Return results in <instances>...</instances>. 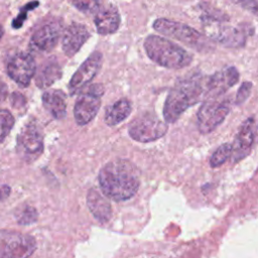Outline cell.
<instances>
[{"label": "cell", "mask_w": 258, "mask_h": 258, "mask_svg": "<svg viewBox=\"0 0 258 258\" xmlns=\"http://www.w3.org/2000/svg\"><path fill=\"white\" fill-rule=\"evenodd\" d=\"M236 5L258 16V0H231Z\"/></svg>", "instance_id": "cell-27"}, {"label": "cell", "mask_w": 258, "mask_h": 258, "mask_svg": "<svg viewBox=\"0 0 258 258\" xmlns=\"http://www.w3.org/2000/svg\"><path fill=\"white\" fill-rule=\"evenodd\" d=\"M15 219L20 225H30L37 220V211L28 205L18 207L14 213Z\"/></svg>", "instance_id": "cell-21"}, {"label": "cell", "mask_w": 258, "mask_h": 258, "mask_svg": "<svg viewBox=\"0 0 258 258\" xmlns=\"http://www.w3.org/2000/svg\"><path fill=\"white\" fill-rule=\"evenodd\" d=\"M10 195V187L6 184H0V202L7 199Z\"/></svg>", "instance_id": "cell-28"}, {"label": "cell", "mask_w": 258, "mask_h": 258, "mask_svg": "<svg viewBox=\"0 0 258 258\" xmlns=\"http://www.w3.org/2000/svg\"><path fill=\"white\" fill-rule=\"evenodd\" d=\"M132 106L127 99H120L107 107L105 111V123L109 126H115L124 121L131 113Z\"/></svg>", "instance_id": "cell-19"}, {"label": "cell", "mask_w": 258, "mask_h": 258, "mask_svg": "<svg viewBox=\"0 0 258 258\" xmlns=\"http://www.w3.org/2000/svg\"><path fill=\"white\" fill-rule=\"evenodd\" d=\"M14 125V117L8 110H0V142H2Z\"/></svg>", "instance_id": "cell-23"}, {"label": "cell", "mask_w": 258, "mask_h": 258, "mask_svg": "<svg viewBox=\"0 0 258 258\" xmlns=\"http://www.w3.org/2000/svg\"><path fill=\"white\" fill-rule=\"evenodd\" d=\"M73 5L84 13H97L102 6V0H73Z\"/></svg>", "instance_id": "cell-24"}, {"label": "cell", "mask_w": 258, "mask_h": 258, "mask_svg": "<svg viewBox=\"0 0 258 258\" xmlns=\"http://www.w3.org/2000/svg\"><path fill=\"white\" fill-rule=\"evenodd\" d=\"M35 61L31 54L26 52L15 53L7 63L8 76L20 87L25 88L30 84L35 74Z\"/></svg>", "instance_id": "cell-11"}, {"label": "cell", "mask_w": 258, "mask_h": 258, "mask_svg": "<svg viewBox=\"0 0 258 258\" xmlns=\"http://www.w3.org/2000/svg\"><path fill=\"white\" fill-rule=\"evenodd\" d=\"M37 6H38V1L29 2V3H27L25 6H23V7L21 8V10H20L18 16L13 20L12 26H13L14 28H19V27H21L22 24H23V22H24L25 19H26V14H27V12H28L29 10H31V9H33V8H35V7H37Z\"/></svg>", "instance_id": "cell-25"}, {"label": "cell", "mask_w": 258, "mask_h": 258, "mask_svg": "<svg viewBox=\"0 0 258 258\" xmlns=\"http://www.w3.org/2000/svg\"><path fill=\"white\" fill-rule=\"evenodd\" d=\"M87 206L92 215L101 223H106L112 216L109 201L97 189L91 188L87 194Z\"/></svg>", "instance_id": "cell-17"}, {"label": "cell", "mask_w": 258, "mask_h": 258, "mask_svg": "<svg viewBox=\"0 0 258 258\" xmlns=\"http://www.w3.org/2000/svg\"><path fill=\"white\" fill-rule=\"evenodd\" d=\"M144 49L152 61L166 69H182L192 60L185 49L159 35H148L144 40Z\"/></svg>", "instance_id": "cell-3"}, {"label": "cell", "mask_w": 258, "mask_h": 258, "mask_svg": "<svg viewBox=\"0 0 258 258\" xmlns=\"http://www.w3.org/2000/svg\"><path fill=\"white\" fill-rule=\"evenodd\" d=\"M3 33H4V30H3V28H2V26L0 25V39H1V37L3 36Z\"/></svg>", "instance_id": "cell-31"}, {"label": "cell", "mask_w": 258, "mask_h": 258, "mask_svg": "<svg viewBox=\"0 0 258 258\" xmlns=\"http://www.w3.org/2000/svg\"><path fill=\"white\" fill-rule=\"evenodd\" d=\"M89 37L90 33L85 25L76 22L69 25L63 32L61 40L64 54L67 56L75 55Z\"/></svg>", "instance_id": "cell-14"}, {"label": "cell", "mask_w": 258, "mask_h": 258, "mask_svg": "<svg viewBox=\"0 0 258 258\" xmlns=\"http://www.w3.org/2000/svg\"><path fill=\"white\" fill-rule=\"evenodd\" d=\"M255 142H258V124L255 129Z\"/></svg>", "instance_id": "cell-30"}, {"label": "cell", "mask_w": 258, "mask_h": 258, "mask_svg": "<svg viewBox=\"0 0 258 258\" xmlns=\"http://www.w3.org/2000/svg\"><path fill=\"white\" fill-rule=\"evenodd\" d=\"M59 38V29L54 24H45L38 28L31 36L30 44L38 51H50L55 47Z\"/></svg>", "instance_id": "cell-15"}, {"label": "cell", "mask_w": 258, "mask_h": 258, "mask_svg": "<svg viewBox=\"0 0 258 258\" xmlns=\"http://www.w3.org/2000/svg\"><path fill=\"white\" fill-rule=\"evenodd\" d=\"M232 155V144L231 143H224L220 145L212 154L210 158V165L212 167L221 166L223 163L226 162Z\"/></svg>", "instance_id": "cell-22"}, {"label": "cell", "mask_w": 258, "mask_h": 258, "mask_svg": "<svg viewBox=\"0 0 258 258\" xmlns=\"http://www.w3.org/2000/svg\"><path fill=\"white\" fill-rule=\"evenodd\" d=\"M95 25L98 33L102 35L116 32L120 25L118 9L114 6H108L100 9L95 15Z\"/></svg>", "instance_id": "cell-16"}, {"label": "cell", "mask_w": 258, "mask_h": 258, "mask_svg": "<svg viewBox=\"0 0 258 258\" xmlns=\"http://www.w3.org/2000/svg\"><path fill=\"white\" fill-rule=\"evenodd\" d=\"M208 79L201 74H194L174 85L163 106V117L167 123H174L185 110L206 99Z\"/></svg>", "instance_id": "cell-1"}, {"label": "cell", "mask_w": 258, "mask_h": 258, "mask_svg": "<svg viewBox=\"0 0 258 258\" xmlns=\"http://www.w3.org/2000/svg\"><path fill=\"white\" fill-rule=\"evenodd\" d=\"M98 179L104 196L116 202L132 198L140 184L133 165L127 160L120 159L104 165Z\"/></svg>", "instance_id": "cell-2"}, {"label": "cell", "mask_w": 258, "mask_h": 258, "mask_svg": "<svg viewBox=\"0 0 258 258\" xmlns=\"http://www.w3.org/2000/svg\"><path fill=\"white\" fill-rule=\"evenodd\" d=\"M103 94L104 88L100 84L85 87L79 93L74 107V116L78 125H86L95 118L101 107Z\"/></svg>", "instance_id": "cell-7"}, {"label": "cell", "mask_w": 258, "mask_h": 258, "mask_svg": "<svg viewBox=\"0 0 258 258\" xmlns=\"http://www.w3.org/2000/svg\"><path fill=\"white\" fill-rule=\"evenodd\" d=\"M251 90H252V83H250V82L242 83V85L240 86V88L236 94L235 104L236 105L243 104L249 98Z\"/></svg>", "instance_id": "cell-26"}, {"label": "cell", "mask_w": 258, "mask_h": 258, "mask_svg": "<svg viewBox=\"0 0 258 258\" xmlns=\"http://www.w3.org/2000/svg\"><path fill=\"white\" fill-rule=\"evenodd\" d=\"M8 95V88L5 83L0 81V104L6 99Z\"/></svg>", "instance_id": "cell-29"}, {"label": "cell", "mask_w": 258, "mask_h": 258, "mask_svg": "<svg viewBox=\"0 0 258 258\" xmlns=\"http://www.w3.org/2000/svg\"><path fill=\"white\" fill-rule=\"evenodd\" d=\"M36 249L35 239L13 230H0V258H29Z\"/></svg>", "instance_id": "cell-6"}, {"label": "cell", "mask_w": 258, "mask_h": 258, "mask_svg": "<svg viewBox=\"0 0 258 258\" xmlns=\"http://www.w3.org/2000/svg\"><path fill=\"white\" fill-rule=\"evenodd\" d=\"M44 109L55 119H63L67 114V103L64 94L57 90L46 91L42 95Z\"/></svg>", "instance_id": "cell-18"}, {"label": "cell", "mask_w": 258, "mask_h": 258, "mask_svg": "<svg viewBox=\"0 0 258 258\" xmlns=\"http://www.w3.org/2000/svg\"><path fill=\"white\" fill-rule=\"evenodd\" d=\"M231 109L230 97H208L198 111V129L202 134L214 131L226 118Z\"/></svg>", "instance_id": "cell-5"}, {"label": "cell", "mask_w": 258, "mask_h": 258, "mask_svg": "<svg viewBox=\"0 0 258 258\" xmlns=\"http://www.w3.org/2000/svg\"><path fill=\"white\" fill-rule=\"evenodd\" d=\"M205 35L227 47H241L246 42L245 29L227 25L224 22L214 21L202 17Z\"/></svg>", "instance_id": "cell-9"}, {"label": "cell", "mask_w": 258, "mask_h": 258, "mask_svg": "<svg viewBox=\"0 0 258 258\" xmlns=\"http://www.w3.org/2000/svg\"><path fill=\"white\" fill-rule=\"evenodd\" d=\"M166 123L158 119L151 113H146L136 117L128 127V133L132 139L138 142L155 141L167 132Z\"/></svg>", "instance_id": "cell-8"}, {"label": "cell", "mask_w": 258, "mask_h": 258, "mask_svg": "<svg viewBox=\"0 0 258 258\" xmlns=\"http://www.w3.org/2000/svg\"><path fill=\"white\" fill-rule=\"evenodd\" d=\"M255 142L254 118L246 119L240 126L234 143L232 144V161L238 162L245 158L251 151V147Z\"/></svg>", "instance_id": "cell-13"}, {"label": "cell", "mask_w": 258, "mask_h": 258, "mask_svg": "<svg viewBox=\"0 0 258 258\" xmlns=\"http://www.w3.org/2000/svg\"><path fill=\"white\" fill-rule=\"evenodd\" d=\"M16 150L27 162L34 161L43 152V136L35 122L26 123L17 136Z\"/></svg>", "instance_id": "cell-10"}, {"label": "cell", "mask_w": 258, "mask_h": 258, "mask_svg": "<svg viewBox=\"0 0 258 258\" xmlns=\"http://www.w3.org/2000/svg\"><path fill=\"white\" fill-rule=\"evenodd\" d=\"M61 76V70L56 61H48L38 72L35 84L39 88H46L56 82Z\"/></svg>", "instance_id": "cell-20"}, {"label": "cell", "mask_w": 258, "mask_h": 258, "mask_svg": "<svg viewBox=\"0 0 258 258\" xmlns=\"http://www.w3.org/2000/svg\"><path fill=\"white\" fill-rule=\"evenodd\" d=\"M153 28L157 32L174 38L196 50L204 51L209 50L211 47V44L205 34H202L197 29L184 23L166 18H158L153 22Z\"/></svg>", "instance_id": "cell-4"}, {"label": "cell", "mask_w": 258, "mask_h": 258, "mask_svg": "<svg viewBox=\"0 0 258 258\" xmlns=\"http://www.w3.org/2000/svg\"><path fill=\"white\" fill-rule=\"evenodd\" d=\"M102 67V53L99 51L93 52L74 74L70 83L69 89L72 94L82 91L88 83H90L98 74Z\"/></svg>", "instance_id": "cell-12"}]
</instances>
